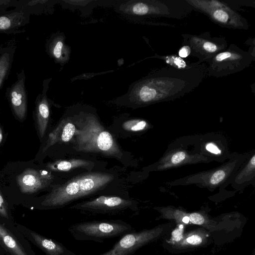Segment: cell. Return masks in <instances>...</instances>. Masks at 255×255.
Instances as JSON below:
<instances>
[{
    "label": "cell",
    "mask_w": 255,
    "mask_h": 255,
    "mask_svg": "<svg viewBox=\"0 0 255 255\" xmlns=\"http://www.w3.org/2000/svg\"><path fill=\"white\" fill-rule=\"evenodd\" d=\"M201 63L187 69L166 67L152 73L135 85L131 99L136 104L148 105L184 96L207 75V65Z\"/></svg>",
    "instance_id": "cell-1"
},
{
    "label": "cell",
    "mask_w": 255,
    "mask_h": 255,
    "mask_svg": "<svg viewBox=\"0 0 255 255\" xmlns=\"http://www.w3.org/2000/svg\"><path fill=\"white\" fill-rule=\"evenodd\" d=\"M113 179L112 175L101 172L81 174L61 185L54 187L41 204L48 208H61L91 195L102 188Z\"/></svg>",
    "instance_id": "cell-2"
},
{
    "label": "cell",
    "mask_w": 255,
    "mask_h": 255,
    "mask_svg": "<svg viewBox=\"0 0 255 255\" xmlns=\"http://www.w3.org/2000/svg\"><path fill=\"white\" fill-rule=\"evenodd\" d=\"M9 97L15 115L19 119L23 120L27 111V98L23 80L18 81L13 85Z\"/></svg>",
    "instance_id": "cell-16"
},
{
    "label": "cell",
    "mask_w": 255,
    "mask_h": 255,
    "mask_svg": "<svg viewBox=\"0 0 255 255\" xmlns=\"http://www.w3.org/2000/svg\"><path fill=\"white\" fill-rule=\"evenodd\" d=\"M133 230L131 225L120 219L85 221L74 224L68 228L75 240L100 243L107 239L120 238Z\"/></svg>",
    "instance_id": "cell-3"
},
{
    "label": "cell",
    "mask_w": 255,
    "mask_h": 255,
    "mask_svg": "<svg viewBox=\"0 0 255 255\" xmlns=\"http://www.w3.org/2000/svg\"><path fill=\"white\" fill-rule=\"evenodd\" d=\"M184 41L191 49L190 54L199 58L200 64L227 48V42L223 38L203 35H185Z\"/></svg>",
    "instance_id": "cell-13"
},
{
    "label": "cell",
    "mask_w": 255,
    "mask_h": 255,
    "mask_svg": "<svg viewBox=\"0 0 255 255\" xmlns=\"http://www.w3.org/2000/svg\"><path fill=\"white\" fill-rule=\"evenodd\" d=\"M66 47L61 38H56L52 42L50 50L54 57L60 61L63 60Z\"/></svg>",
    "instance_id": "cell-24"
},
{
    "label": "cell",
    "mask_w": 255,
    "mask_h": 255,
    "mask_svg": "<svg viewBox=\"0 0 255 255\" xmlns=\"http://www.w3.org/2000/svg\"><path fill=\"white\" fill-rule=\"evenodd\" d=\"M0 215L8 218L7 209L6 203L0 192Z\"/></svg>",
    "instance_id": "cell-27"
},
{
    "label": "cell",
    "mask_w": 255,
    "mask_h": 255,
    "mask_svg": "<svg viewBox=\"0 0 255 255\" xmlns=\"http://www.w3.org/2000/svg\"><path fill=\"white\" fill-rule=\"evenodd\" d=\"M49 108L46 97H43L36 107V123L39 135L42 137L46 131L49 118Z\"/></svg>",
    "instance_id": "cell-19"
},
{
    "label": "cell",
    "mask_w": 255,
    "mask_h": 255,
    "mask_svg": "<svg viewBox=\"0 0 255 255\" xmlns=\"http://www.w3.org/2000/svg\"><path fill=\"white\" fill-rule=\"evenodd\" d=\"M175 226L170 222L149 229L134 230L120 237L109 251L98 255H131L144 246L168 237Z\"/></svg>",
    "instance_id": "cell-5"
},
{
    "label": "cell",
    "mask_w": 255,
    "mask_h": 255,
    "mask_svg": "<svg viewBox=\"0 0 255 255\" xmlns=\"http://www.w3.org/2000/svg\"><path fill=\"white\" fill-rule=\"evenodd\" d=\"M78 150L116 155L119 148L110 132L94 117H87L84 126L75 132Z\"/></svg>",
    "instance_id": "cell-4"
},
{
    "label": "cell",
    "mask_w": 255,
    "mask_h": 255,
    "mask_svg": "<svg viewBox=\"0 0 255 255\" xmlns=\"http://www.w3.org/2000/svg\"><path fill=\"white\" fill-rule=\"evenodd\" d=\"M31 234L36 245L47 255H81L69 250L61 243L55 240L35 233H31Z\"/></svg>",
    "instance_id": "cell-18"
},
{
    "label": "cell",
    "mask_w": 255,
    "mask_h": 255,
    "mask_svg": "<svg viewBox=\"0 0 255 255\" xmlns=\"http://www.w3.org/2000/svg\"><path fill=\"white\" fill-rule=\"evenodd\" d=\"M160 213L156 220L165 219L170 221L176 225L184 226L189 225L199 226L210 232L215 230L218 223L209 218L203 211L187 212L182 209L169 206L153 208Z\"/></svg>",
    "instance_id": "cell-12"
},
{
    "label": "cell",
    "mask_w": 255,
    "mask_h": 255,
    "mask_svg": "<svg viewBox=\"0 0 255 255\" xmlns=\"http://www.w3.org/2000/svg\"><path fill=\"white\" fill-rule=\"evenodd\" d=\"M254 56L235 44H230L225 50L206 60L207 75L221 77L240 72L248 67Z\"/></svg>",
    "instance_id": "cell-6"
},
{
    "label": "cell",
    "mask_w": 255,
    "mask_h": 255,
    "mask_svg": "<svg viewBox=\"0 0 255 255\" xmlns=\"http://www.w3.org/2000/svg\"><path fill=\"white\" fill-rule=\"evenodd\" d=\"M2 138H3L2 130L1 127H0V143H1V142L2 141Z\"/></svg>",
    "instance_id": "cell-31"
},
{
    "label": "cell",
    "mask_w": 255,
    "mask_h": 255,
    "mask_svg": "<svg viewBox=\"0 0 255 255\" xmlns=\"http://www.w3.org/2000/svg\"><path fill=\"white\" fill-rule=\"evenodd\" d=\"M160 58L170 67L178 69H187L193 67L198 64L197 62L195 63L189 64L183 58L177 55L162 56Z\"/></svg>",
    "instance_id": "cell-23"
},
{
    "label": "cell",
    "mask_w": 255,
    "mask_h": 255,
    "mask_svg": "<svg viewBox=\"0 0 255 255\" xmlns=\"http://www.w3.org/2000/svg\"><path fill=\"white\" fill-rule=\"evenodd\" d=\"M191 49L188 45H185L181 47L178 51V56L182 58H186L190 55Z\"/></svg>",
    "instance_id": "cell-30"
},
{
    "label": "cell",
    "mask_w": 255,
    "mask_h": 255,
    "mask_svg": "<svg viewBox=\"0 0 255 255\" xmlns=\"http://www.w3.org/2000/svg\"><path fill=\"white\" fill-rule=\"evenodd\" d=\"M246 157H238L231 159L222 166L209 171L189 175L175 180L170 185L195 184L199 186L214 188L223 185L233 178L238 170L240 164L247 159Z\"/></svg>",
    "instance_id": "cell-8"
},
{
    "label": "cell",
    "mask_w": 255,
    "mask_h": 255,
    "mask_svg": "<svg viewBox=\"0 0 255 255\" xmlns=\"http://www.w3.org/2000/svg\"><path fill=\"white\" fill-rule=\"evenodd\" d=\"M11 21L6 16L0 17V29L5 30L10 27Z\"/></svg>",
    "instance_id": "cell-29"
},
{
    "label": "cell",
    "mask_w": 255,
    "mask_h": 255,
    "mask_svg": "<svg viewBox=\"0 0 255 255\" xmlns=\"http://www.w3.org/2000/svg\"><path fill=\"white\" fill-rule=\"evenodd\" d=\"M255 154L254 153L243 166L242 169L240 170L238 174H235L236 176L234 179L235 184L239 185L245 184L255 176Z\"/></svg>",
    "instance_id": "cell-22"
},
{
    "label": "cell",
    "mask_w": 255,
    "mask_h": 255,
    "mask_svg": "<svg viewBox=\"0 0 255 255\" xmlns=\"http://www.w3.org/2000/svg\"><path fill=\"white\" fill-rule=\"evenodd\" d=\"M134 201L119 196H101L95 199L77 203L70 207L90 216H115L127 210L136 209Z\"/></svg>",
    "instance_id": "cell-10"
},
{
    "label": "cell",
    "mask_w": 255,
    "mask_h": 255,
    "mask_svg": "<svg viewBox=\"0 0 255 255\" xmlns=\"http://www.w3.org/2000/svg\"><path fill=\"white\" fill-rule=\"evenodd\" d=\"M9 64V54L6 53L2 54L0 57V86L8 72Z\"/></svg>",
    "instance_id": "cell-26"
},
{
    "label": "cell",
    "mask_w": 255,
    "mask_h": 255,
    "mask_svg": "<svg viewBox=\"0 0 255 255\" xmlns=\"http://www.w3.org/2000/svg\"><path fill=\"white\" fill-rule=\"evenodd\" d=\"M89 161L83 159H71L59 160L48 163L46 167L53 171H67L78 167H86L90 166Z\"/></svg>",
    "instance_id": "cell-21"
},
{
    "label": "cell",
    "mask_w": 255,
    "mask_h": 255,
    "mask_svg": "<svg viewBox=\"0 0 255 255\" xmlns=\"http://www.w3.org/2000/svg\"><path fill=\"white\" fill-rule=\"evenodd\" d=\"M171 234L170 238L164 239L163 246L172 254L191 251L207 246L212 242L210 232L201 227L182 234H180L177 228Z\"/></svg>",
    "instance_id": "cell-11"
},
{
    "label": "cell",
    "mask_w": 255,
    "mask_h": 255,
    "mask_svg": "<svg viewBox=\"0 0 255 255\" xmlns=\"http://www.w3.org/2000/svg\"><path fill=\"white\" fill-rule=\"evenodd\" d=\"M127 9L136 15L179 19L186 16L193 8L186 0H158L135 1Z\"/></svg>",
    "instance_id": "cell-7"
},
{
    "label": "cell",
    "mask_w": 255,
    "mask_h": 255,
    "mask_svg": "<svg viewBox=\"0 0 255 255\" xmlns=\"http://www.w3.org/2000/svg\"><path fill=\"white\" fill-rule=\"evenodd\" d=\"M52 174L44 170L28 168L17 177L20 191L24 193H33L42 189L52 182Z\"/></svg>",
    "instance_id": "cell-14"
},
{
    "label": "cell",
    "mask_w": 255,
    "mask_h": 255,
    "mask_svg": "<svg viewBox=\"0 0 255 255\" xmlns=\"http://www.w3.org/2000/svg\"><path fill=\"white\" fill-rule=\"evenodd\" d=\"M208 157L202 154L189 153L182 149H173L168 151L156 164V169H169L188 163L207 161Z\"/></svg>",
    "instance_id": "cell-15"
},
{
    "label": "cell",
    "mask_w": 255,
    "mask_h": 255,
    "mask_svg": "<svg viewBox=\"0 0 255 255\" xmlns=\"http://www.w3.org/2000/svg\"><path fill=\"white\" fill-rule=\"evenodd\" d=\"M147 127L148 124L146 121L139 119L126 121L123 125L125 129L132 131L142 130Z\"/></svg>",
    "instance_id": "cell-25"
},
{
    "label": "cell",
    "mask_w": 255,
    "mask_h": 255,
    "mask_svg": "<svg viewBox=\"0 0 255 255\" xmlns=\"http://www.w3.org/2000/svg\"><path fill=\"white\" fill-rule=\"evenodd\" d=\"M0 241L13 255H27L13 236L0 224Z\"/></svg>",
    "instance_id": "cell-20"
},
{
    "label": "cell",
    "mask_w": 255,
    "mask_h": 255,
    "mask_svg": "<svg viewBox=\"0 0 255 255\" xmlns=\"http://www.w3.org/2000/svg\"><path fill=\"white\" fill-rule=\"evenodd\" d=\"M206 149L210 153L214 154H220L221 151L218 147L213 142H208L205 146Z\"/></svg>",
    "instance_id": "cell-28"
},
{
    "label": "cell",
    "mask_w": 255,
    "mask_h": 255,
    "mask_svg": "<svg viewBox=\"0 0 255 255\" xmlns=\"http://www.w3.org/2000/svg\"><path fill=\"white\" fill-rule=\"evenodd\" d=\"M76 128L68 120H62L58 126L49 134L47 142L43 148V152L57 142H66L70 140L75 134Z\"/></svg>",
    "instance_id": "cell-17"
},
{
    "label": "cell",
    "mask_w": 255,
    "mask_h": 255,
    "mask_svg": "<svg viewBox=\"0 0 255 255\" xmlns=\"http://www.w3.org/2000/svg\"><path fill=\"white\" fill-rule=\"evenodd\" d=\"M195 8L206 14L219 25L225 27L247 29V21L227 4L219 0H186Z\"/></svg>",
    "instance_id": "cell-9"
}]
</instances>
